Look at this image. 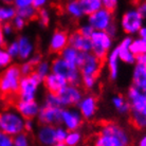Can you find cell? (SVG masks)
Masks as SVG:
<instances>
[{"instance_id":"obj_8","label":"cell","mask_w":146,"mask_h":146,"mask_svg":"<svg viewBox=\"0 0 146 146\" xmlns=\"http://www.w3.org/2000/svg\"><path fill=\"white\" fill-rule=\"evenodd\" d=\"M57 94L59 96L62 107L77 106V104L84 96L82 88L77 85L72 84H67L65 87L57 92Z\"/></svg>"},{"instance_id":"obj_20","label":"cell","mask_w":146,"mask_h":146,"mask_svg":"<svg viewBox=\"0 0 146 146\" xmlns=\"http://www.w3.org/2000/svg\"><path fill=\"white\" fill-rule=\"evenodd\" d=\"M37 141L42 146H52L56 143L55 139V126L41 125L36 133Z\"/></svg>"},{"instance_id":"obj_5","label":"cell","mask_w":146,"mask_h":146,"mask_svg":"<svg viewBox=\"0 0 146 146\" xmlns=\"http://www.w3.org/2000/svg\"><path fill=\"white\" fill-rule=\"evenodd\" d=\"M41 84H42V80L35 72L31 73L30 75L22 76L19 83L17 99L25 100V101L35 100L38 88Z\"/></svg>"},{"instance_id":"obj_46","label":"cell","mask_w":146,"mask_h":146,"mask_svg":"<svg viewBox=\"0 0 146 146\" xmlns=\"http://www.w3.org/2000/svg\"><path fill=\"white\" fill-rule=\"evenodd\" d=\"M1 29H2V32H3L4 36H10L15 32L14 28L12 26L11 22H4V23H1Z\"/></svg>"},{"instance_id":"obj_30","label":"cell","mask_w":146,"mask_h":146,"mask_svg":"<svg viewBox=\"0 0 146 146\" xmlns=\"http://www.w3.org/2000/svg\"><path fill=\"white\" fill-rule=\"evenodd\" d=\"M34 72L36 73L37 75L44 80V77L47 76L49 73L51 72V64L47 60H41V62L34 67Z\"/></svg>"},{"instance_id":"obj_1","label":"cell","mask_w":146,"mask_h":146,"mask_svg":"<svg viewBox=\"0 0 146 146\" xmlns=\"http://www.w3.org/2000/svg\"><path fill=\"white\" fill-rule=\"evenodd\" d=\"M130 138L124 128L114 122L102 125L94 141V146H128Z\"/></svg>"},{"instance_id":"obj_11","label":"cell","mask_w":146,"mask_h":146,"mask_svg":"<svg viewBox=\"0 0 146 146\" xmlns=\"http://www.w3.org/2000/svg\"><path fill=\"white\" fill-rule=\"evenodd\" d=\"M62 107H52L42 105L39 108V112L37 114V121L40 125H52L58 126L60 125Z\"/></svg>"},{"instance_id":"obj_55","label":"cell","mask_w":146,"mask_h":146,"mask_svg":"<svg viewBox=\"0 0 146 146\" xmlns=\"http://www.w3.org/2000/svg\"><path fill=\"white\" fill-rule=\"evenodd\" d=\"M138 146H146V135H144L139 140V143H138Z\"/></svg>"},{"instance_id":"obj_18","label":"cell","mask_w":146,"mask_h":146,"mask_svg":"<svg viewBox=\"0 0 146 146\" xmlns=\"http://www.w3.org/2000/svg\"><path fill=\"white\" fill-rule=\"evenodd\" d=\"M131 41H132L131 37L126 36L122 39L120 44L117 47L120 60L125 62V64H128V65H133V64H135V55L130 50Z\"/></svg>"},{"instance_id":"obj_43","label":"cell","mask_w":146,"mask_h":146,"mask_svg":"<svg viewBox=\"0 0 146 146\" xmlns=\"http://www.w3.org/2000/svg\"><path fill=\"white\" fill-rule=\"evenodd\" d=\"M77 31L80 32V33H82L84 36H87V37H91L92 33L94 32V29L92 28L89 23H86V25H84V26H82L80 28V29H77Z\"/></svg>"},{"instance_id":"obj_37","label":"cell","mask_w":146,"mask_h":146,"mask_svg":"<svg viewBox=\"0 0 146 146\" xmlns=\"http://www.w3.org/2000/svg\"><path fill=\"white\" fill-rule=\"evenodd\" d=\"M7 51L9 52V54L12 56V58H18V54H19V46H18V41L17 39L13 40L11 42H9L7 44L4 46Z\"/></svg>"},{"instance_id":"obj_29","label":"cell","mask_w":146,"mask_h":146,"mask_svg":"<svg viewBox=\"0 0 146 146\" xmlns=\"http://www.w3.org/2000/svg\"><path fill=\"white\" fill-rule=\"evenodd\" d=\"M37 13H38V10H36L33 5H30V7H22V9H18L17 10V15L22 17V18H25L27 21L36 19Z\"/></svg>"},{"instance_id":"obj_48","label":"cell","mask_w":146,"mask_h":146,"mask_svg":"<svg viewBox=\"0 0 146 146\" xmlns=\"http://www.w3.org/2000/svg\"><path fill=\"white\" fill-rule=\"evenodd\" d=\"M137 10L139 11V13L141 14L143 18H146V0H141L139 3H138V7H137Z\"/></svg>"},{"instance_id":"obj_4","label":"cell","mask_w":146,"mask_h":146,"mask_svg":"<svg viewBox=\"0 0 146 146\" xmlns=\"http://www.w3.org/2000/svg\"><path fill=\"white\" fill-rule=\"evenodd\" d=\"M51 72L65 77L68 84L80 86L82 83V74L80 69L64 60L59 55L51 62Z\"/></svg>"},{"instance_id":"obj_36","label":"cell","mask_w":146,"mask_h":146,"mask_svg":"<svg viewBox=\"0 0 146 146\" xmlns=\"http://www.w3.org/2000/svg\"><path fill=\"white\" fill-rule=\"evenodd\" d=\"M37 20L39 22V25L42 28H46L48 27L49 22H50V14L46 7H42L38 10V13H37Z\"/></svg>"},{"instance_id":"obj_25","label":"cell","mask_w":146,"mask_h":146,"mask_svg":"<svg viewBox=\"0 0 146 146\" xmlns=\"http://www.w3.org/2000/svg\"><path fill=\"white\" fill-rule=\"evenodd\" d=\"M65 11L73 19H80L83 16H85L78 0H68L65 4Z\"/></svg>"},{"instance_id":"obj_27","label":"cell","mask_w":146,"mask_h":146,"mask_svg":"<svg viewBox=\"0 0 146 146\" xmlns=\"http://www.w3.org/2000/svg\"><path fill=\"white\" fill-rule=\"evenodd\" d=\"M17 15V9L12 3H5L0 7V19L1 22H11Z\"/></svg>"},{"instance_id":"obj_26","label":"cell","mask_w":146,"mask_h":146,"mask_svg":"<svg viewBox=\"0 0 146 146\" xmlns=\"http://www.w3.org/2000/svg\"><path fill=\"white\" fill-rule=\"evenodd\" d=\"M111 102H112L113 107L121 114H127L130 111V104L128 102L127 98H125L123 95H114Z\"/></svg>"},{"instance_id":"obj_35","label":"cell","mask_w":146,"mask_h":146,"mask_svg":"<svg viewBox=\"0 0 146 146\" xmlns=\"http://www.w3.org/2000/svg\"><path fill=\"white\" fill-rule=\"evenodd\" d=\"M13 146H30L29 135L26 131L15 135L13 138Z\"/></svg>"},{"instance_id":"obj_9","label":"cell","mask_w":146,"mask_h":146,"mask_svg":"<svg viewBox=\"0 0 146 146\" xmlns=\"http://www.w3.org/2000/svg\"><path fill=\"white\" fill-rule=\"evenodd\" d=\"M143 20L144 18L141 16L137 9L128 10L127 12H125V14L122 17L121 26L127 35H133L138 33L143 27Z\"/></svg>"},{"instance_id":"obj_12","label":"cell","mask_w":146,"mask_h":146,"mask_svg":"<svg viewBox=\"0 0 146 146\" xmlns=\"http://www.w3.org/2000/svg\"><path fill=\"white\" fill-rule=\"evenodd\" d=\"M113 22V13L102 7L88 16V23L96 31H106Z\"/></svg>"},{"instance_id":"obj_3","label":"cell","mask_w":146,"mask_h":146,"mask_svg":"<svg viewBox=\"0 0 146 146\" xmlns=\"http://www.w3.org/2000/svg\"><path fill=\"white\" fill-rule=\"evenodd\" d=\"M26 119L16 110V108H7L0 112V130L15 137L25 131Z\"/></svg>"},{"instance_id":"obj_13","label":"cell","mask_w":146,"mask_h":146,"mask_svg":"<svg viewBox=\"0 0 146 146\" xmlns=\"http://www.w3.org/2000/svg\"><path fill=\"white\" fill-rule=\"evenodd\" d=\"M83 122V117L77 109L72 107H62L60 125H62L68 131L77 130Z\"/></svg>"},{"instance_id":"obj_23","label":"cell","mask_w":146,"mask_h":146,"mask_svg":"<svg viewBox=\"0 0 146 146\" xmlns=\"http://www.w3.org/2000/svg\"><path fill=\"white\" fill-rule=\"evenodd\" d=\"M19 46V54L18 58L21 60H28V59L32 56L34 52V44L32 42V40L30 39L28 36L21 35L17 38Z\"/></svg>"},{"instance_id":"obj_54","label":"cell","mask_w":146,"mask_h":146,"mask_svg":"<svg viewBox=\"0 0 146 146\" xmlns=\"http://www.w3.org/2000/svg\"><path fill=\"white\" fill-rule=\"evenodd\" d=\"M5 46V36H4L1 26H0V47H4Z\"/></svg>"},{"instance_id":"obj_15","label":"cell","mask_w":146,"mask_h":146,"mask_svg":"<svg viewBox=\"0 0 146 146\" xmlns=\"http://www.w3.org/2000/svg\"><path fill=\"white\" fill-rule=\"evenodd\" d=\"M77 108H78V111L82 114L83 119L91 120L95 115L96 110H98V100L94 95H84L80 103L77 104Z\"/></svg>"},{"instance_id":"obj_38","label":"cell","mask_w":146,"mask_h":146,"mask_svg":"<svg viewBox=\"0 0 146 146\" xmlns=\"http://www.w3.org/2000/svg\"><path fill=\"white\" fill-rule=\"evenodd\" d=\"M68 135V130L64 126H55V139H56V143H62L65 142L66 137Z\"/></svg>"},{"instance_id":"obj_19","label":"cell","mask_w":146,"mask_h":146,"mask_svg":"<svg viewBox=\"0 0 146 146\" xmlns=\"http://www.w3.org/2000/svg\"><path fill=\"white\" fill-rule=\"evenodd\" d=\"M42 84L44 85V88L47 89L48 92H53V93H57V92L65 87L68 82L65 77L62 75H58L56 73L50 72L47 76L44 77L42 80Z\"/></svg>"},{"instance_id":"obj_40","label":"cell","mask_w":146,"mask_h":146,"mask_svg":"<svg viewBox=\"0 0 146 146\" xmlns=\"http://www.w3.org/2000/svg\"><path fill=\"white\" fill-rule=\"evenodd\" d=\"M27 22L28 21H27L25 18H22V17H20V16H18V15H16L15 18L11 21V23H12V26H13L15 31H21V30L26 27Z\"/></svg>"},{"instance_id":"obj_52","label":"cell","mask_w":146,"mask_h":146,"mask_svg":"<svg viewBox=\"0 0 146 146\" xmlns=\"http://www.w3.org/2000/svg\"><path fill=\"white\" fill-rule=\"evenodd\" d=\"M106 32H107V34H108V35H110L112 38L117 35V26H115V23H114V22H112V23H111V25L107 28Z\"/></svg>"},{"instance_id":"obj_7","label":"cell","mask_w":146,"mask_h":146,"mask_svg":"<svg viewBox=\"0 0 146 146\" xmlns=\"http://www.w3.org/2000/svg\"><path fill=\"white\" fill-rule=\"evenodd\" d=\"M126 98L130 104V114L146 115V92L131 85L128 89Z\"/></svg>"},{"instance_id":"obj_34","label":"cell","mask_w":146,"mask_h":146,"mask_svg":"<svg viewBox=\"0 0 146 146\" xmlns=\"http://www.w3.org/2000/svg\"><path fill=\"white\" fill-rule=\"evenodd\" d=\"M44 105L52 107H62L58 94L57 93H53V92H48L47 94H46Z\"/></svg>"},{"instance_id":"obj_56","label":"cell","mask_w":146,"mask_h":146,"mask_svg":"<svg viewBox=\"0 0 146 146\" xmlns=\"http://www.w3.org/2000/svg\"><path fill=\"white\" fill-rule=\"evenodd\" d=\"M52 146H68L65 142H62V143H55L54 145H52Z\"/></svg>"},{"instance_id":"obj_47","label":"cell","mask_w":146,"mask_h":146,"mask_svg":"<svg viewBox=\"0 0 146 146\" xmlns=\"http://www.w3.org/2000/svg\"><path fill=\"white\" fill-rule=\"evenodd\" d=\"M28 60L31 62V65H33V66L35 67L36 65H38V64L42 60V56H41V54L38 53V52H34L33 54H32V56H31Z\"/></svg>"},{"instance_id":"obj_44","label":"cell","mask_w":146,"mask_h":146,"mask_svg":"<svg viewBox=\"0 0 146 146\" xmlns=\"http://www.w3.org/2000/svg\"><path fill=\"white\" fill-rule=\"evenodd\" d=\"M103 7L107 9L110 12H114L117 5V0H102Z\"/></svg>"},{"instance_id":"obj_42","label":"cell","mask_w":146,"mask_h":146,"mask_svg":"<svg viewBox=\"0 0 146 146\" xmlns=\"http://www.w3.org/2000/svg\"><path fill=\"white\" fill-rule=\"evenodd\" d=\"M13 138L14 137L0 130V146H13Z\"/></svg>"},{"instance_id":"obj_50","label":"cell","mask_w":146,"mask_h":146,"mask_svg":"<svg viewBox=\"0 0 146 146\" xmlns=\"http://www.w3.org/2000/svg\"><path fill=\"white\" fill-rule=\"evenodd\" d=\"M135 64H139L146 68V53H142L135 56Z\"/></svg>"},{"instance_id":"obj_17","label":"cell","mask_w":146,"mask_h":146,"mask_svg":"<svg viewBox=\"0 0 146 146\" xmlns=\"http://www.w3.org/2000/svg\"><path fill=\"white\" fill-rule=\"evenodd\" d=\"M69 46L82 52H91L92 50L91 38L84 36L77 30L69 34Z\"/></svg>"},{"instance_id":"obj_21","label":"cell","mask_w":146,"mask_h":146,"mask_svg":"<svg viewBox=\"0 0 146 146\" xmlns=\"http://www.w3.org/2000/svg\"><path fill=\"white\" fill-rule=\"evenodd\" d=\"M85 53L86 52L78 51L77 49H75V48H73L68 44L58 55L64 60L69 62L70 65L80 68V66L82 65V62H83V59H84Z\"/></svg>"},{"instance_id":"obj_2","label":"cell","mask_w":146,"mask_h":146,"mask_svg":"<svg viewBox=\"0 0 146 146\" xmlns=\"http://www.w3.org/2000/svg\"><path fill=\"white\" fill-rule=\"evenodd\" d=\"M21 77V72L17 65H10L2 70V72L0 73V96H17Z\"/></svg>"},{"instance_id":"obj_16","label":"cell","mask_w":146,"mask_h":146,"mask_svg":"<svg viewBox=\"0 0 146 146\" xmlns=\"http://www.w3.org/2000/svg\"><path fill=\"white\" fill-rule=\"evenodd\" d=\"M15 108L25 119H35L39 112V104L33 101H25V100L17 99L15 102Z\"/></svg>"},{"instance_id":"obj_31","label":"cell","mask_w":146,"mask_h":146,"mask_svg":"<svg viewBox=\"0 0 146 146\" xmlns=\"http://www.w3.org/2000/svg\"><path fill=\"white\" fill-rule=\"evenodd\" d=\"M130 50L135 56L142 54V53H146V40L142 39L140 37L132 39L131 44H130Z\"/></svg>"},{"instance_id":"obj_45","label":"cell","mask_w":146,"mask_h":146,"mask_svg":"<svg viewBox=\"0 0 146 146\" xmlns=\"http://www.w3.org/2000/svg\"><path fill=\"white\" fill-rule=\"evenodd\" d=\"M32 3H33V0H13V2H12V4L17 10L22 9V7H30V5H32Z\"/></svg>"},{"instance_id":"obj_24","label":"cell","mask_w":146,"mask_h":146,"mask_svg":"<svg viewBox=\"0 0 146 146\" xmlns=\"http://www.w3.org/2000/svg\"><path fill=\"white\" fill-rule=\"evenodd\" d=\"M132 85L138 89L146 92V68L135 64L132 72Z\"/></svg>"},{"instance_id":"obj_28","label":"cell","mask_w":146,"mask_h":146,"mask_svg":"<svg viewBox=\"0 0 146 146\" xmlns=\"http://www.w3.org/2000/svg\"><path fill=\"white\" fill-rule=\"evenodd\" d=\"M78 1L82 5L84 14L87 16L91 15L92 13H94L103 7L102 0H78Z\"/></svg>"},{"instance_id":"obj_10","label":"cell","mask_w":146,"mask_h":146,"mask_svg":"<svg viewBox=\"0 0 146 146\" xmlns=\"http://www.w3.org/2000/svg\"><path fill=\"white\" fill-rule=\"evenodd\" d=\"M104 62L96 57L92 52H86L83 62L80 66V71L82 76H94L99 77L102 70Z\"/></svg>"},{"instance_id":"obj_33","label":"cell","mask_w":146,"mask_h":146,"mask_svg":"<svg viewBox=\"0 0 146 146\" xmlns=\"http://www.w3.org/2000/svg\"><path fill=\"white\" fill-rule=\"evenodd\" d=\"M80 140H82V135L78 130H70V131H68L65 143L68 146H76L78 145Z\"/></svg>"},{"instance_id":"obj_22","label":"cell","mask_w":146,"mask_h":146,"mask_svg":"<svg viewBox=\"0 0 146 146\" xmlns=\"http://www.w3.org/2000/svg\"><path fill=\"white\" fill-rule=\"evenodd\" d=\"M107 69L109 73V78L111 80H115L119 76V62H120V57H119V52L117 48L110 50L106 57Z\"/></svg>"},{"instance_id":"obj_41","label":"cell","mask_w":146,"mask_h":146,"mask_svg":"<svg viewBox=\"0 0 146 146\" xmlns=\"http://www.w3.org/2000/svg\"><path fill=\"white\" fill-rule=\"evenodd\" d=\"M19 69H20V72H21V75L25 76V75H30L31 73L34 72V66L31 65V62L29 60H25L21 65L19 66Z\"/></svg>"},{"instance_id":"obj_57","label":"cell","mask_w":146,"mask_h":146,"mask_svg":"<svg viewBox=\"0 0 146 146\" xmlns=\"http://www.w3.org/2000/svg\"><path fill=\"white\" fill-rule=\"evenodd\" d=\"M4 3H12L13 2V0H2Z\"/></svg>"},{"instance_id":"obj_14","label":"cell","mask_w":146,"mask_h":146,"mask_svg":"<svg viewBox=\"0 0 146 146\" xmlns=\"http://www.w3.org/2000/svg\"><path fill=\"white\" fill-rule=\"evenodd\" d=\"M69 44V33L66 30H55L50 38L49 51L54 54H59Z\"/></svg>"},{"instance_id":"obj_51","label":"cell","mask_w":146,"mask_h":146,"mask_svg":"<svg viewBox=\"0 0 146 146\" xmlns=\"http://www.w3.org/2000/svg\"><path fill=\"white\" fill-rule=\"evenodd\" d=\"M48 3V0H33V5L36 10H40V9H42V7H46V4Z\"/></svg>"},{"instance_id":"obj_53","label":"cell","mask_w":146,"mask_h":146,"mask_svg":"<svg viewBox=\"0 0 146 146\" xmlns=\"http://www.w3.org/2000/svg\"><path fill=\"white\" fill-rule=\"evenodd\" d=\"M138 34H139L140 38L146 40V27H142L139 32H138Z\"/></svg>"},{"instance_id":"obj_39","label":"cell","mask_w":146,"mask_h":146,"mask_svg":"<svg viewBox=\"0 0 146 146\" xmlns=\"http://www.w3.org/2000/svg\"><path fill=\"white\" fill-rule=\"evenodd\" d=\"M98 82V77L94 76H82V83L80 85H83V87L87 90H91L95 87Z\"/></svg>"},{"instance_id":"obj_58","label":"cell","mask_w":146,"mask_h":146,"mask_svg":"<svg viewBox=\"0 0 146 146\" xmlns=\"http://www.w3.org/2000/svg\"><path fill=\"white\" fill-rule=\"evenodd\" d=\"M1 23H2V22H1V19H0V26H1Z\"/></svg>"},{"instance_id":"obj_49","label":"cell","mask_w":146,"mask_h":146,"mask_svg":"<svg viewBox=\"0 0 146 146\" xmlns=\"http://www.w3.org/2000/svg\"><path fill=\"white\" fill-rule=\"evenodd\" d=\"M34 129V119H26L25 122V131L30 132Z\"/></svg>"},{"instance_id":"obj_32","label":"cell","mask_w":146,"mask_h":146,"mask_svg":"<svg viewBox=\"0 0 146 146\" xmlns=\"http://www.w3.org/2000/svg\"><path fill=\"white\" fill-rule=\"evenodd\" d=\"M13 58L7 51L5 47H0V70H4L5 68L12 65Z\"/></svg>"},{"instance_id":"obj_6","label":"cell","mask_w":146,"mask_h":146,"mask_svg":"<svg viewBox=\"0 0 146 146\" xmlns=\"http://www.w3.org/2000/svg\"><path fill=\"white\" fill-rule=\"evenodd\" d=\"M90 38L92 41L91 52L101 60L105 62L107 55L112 48V37L108 35L106 31L94 30Z\"/></svg>"}]
</instances>
